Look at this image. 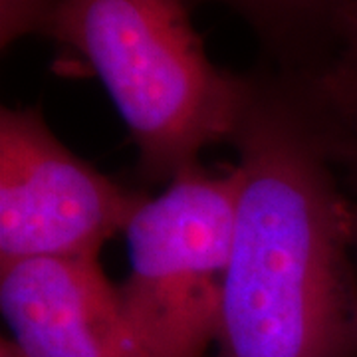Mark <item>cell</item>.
I'll return each instance as SVG.
<instances>
[{"label": "cell", "mask_w": 357, "mask_h": 357, "mask_svg": "<svg viewBox=\"0 0 357 357\" xmlns=\"http://www.w3.org/2000/svg\"><path fill=\"white\" fill-rule=\"evenodd\" d=\"M337 2H342V0H328V4H330V14H332V10L335 8V4Z\"/></svg>", "instance_id": "8fae6325"}, {"label": "cell", "mask_w": 357, "mask_h": 357, "mask_svg": "<svg viewBox=\"0 0 357 357\" xmlns=\"http://www.w3.org/2000/svg\"><path fill=\"white\" fill-rule=\"evenodd\" d=\"M236 185L234 165H197L129 220V272L117 292L149 357H206L217 344Z\"/></svg>", "instance_id": "3957f363"}, {"label": "cell", "mask_w": 357, "mask_h": 357, "mask_svg": "<svg viewBox=\"0 0 357 357\" xmlns=\"http://www.w3.org/2000/svg\"><path fill=\"white\" fill-rule=\"evenodd\" d=\"M0 310L24 357H149L98 258L2 264Z\"/></svg>", "instance_id": "5b68a950"}, {"label": "cell", "mask_w": 357, "mask_h": 357, "mask_svg": "<svg viewBox=\"0 0 357 357\" xmlns=\"http://www.w3.org/2000/svg\"><path fill=\"white\" fill-rule=\"evenodd\" d=\"M351 243H354V252L357 256V204H354V215H351Z\"/></svg>", "instance_id": "30bf717a"}, {"label": "cell", "mask_w": 357, "mask_h": 357, "mask_svg": "<svg viewBox=\"0 0 357 357\" xmlns=\"http://www.w3.org/2000/svg\"><path fill=\"white\" fill-rule=\"evenodd\" d=\"M225 4L252 28L270 66L304 70L318 56L330 20L328 0H211Z\"/></svg>", "instance_id": "52a82bcc"}, {"label": "cell", "mask_w": 357, "mask_h": 357, "mask_svg": "<svg viewBox=\"0 0 357 357\" xmlns=\"http://www.w3.org/2000/svg\"><path fill=\"white\" fill-rule=\"evenodd\" d=\"M149 195L123 187L54 135L38 105L0 112V266L98 258Z\"/></svg>", "instance_id": "277c9868"}, {"label": "cell", "mask_w": 357, "mask_h": 357, "mask_svg": "<svg viewBox=\"0 0 357 357\" xmlns=\"http://www.w3.org/2000/svg\"><path fill=\"white\" fill-rule=\"evenodd\" d=\"M46 36L82 58L121 115L143 183H171L230 143L252 76L211 62L189 0H60Z\"/></svg>", "instance_id": "7a4b0ae2"}, {"label": "cell", "mask_w": 357, "mask_h": 357, "mask_svg": "<svg viewBox=\"0 0 357 357\" xmlns=\"http://www.w3.org/2000/svg\"><path fill=\"white\" fill-rule=\"evenodd\" d=\"M332 159L333 163H335V167L340 169V173H342V169H344L345 173L357 183V147L356 149L337 151V153L332 155Z\"/></svg>", "instance_id": "ba28073f"}, {"label": "cell", "mask_w": 357, "mask_h": 357, "mask_svg": "<svg viewBox=\"0 0 357 357\" xmlns=\"http://www.w3.org/2000/svg\"><path fill=\"white\" fill-rule=\"evenodd\" d=\"M250 76L215 357H357L354 204L288 82Z\"/></svg>", "instance_id": "6da1fadb"}, {"label": "cell", "mask_w": 357, "mask_h": 357, "mask_svg": "<svg viewBox=\"0 0 357 357\" xmlns=\"http://www.w3.org/2000/svg\"><path fill=\"white\" fill-rule=\"evenodd\" d=\"M312 119L328 153L357 147V0L335 4L318 58L280 72Z\"/></svg>", "instance_id": "8992f818"}, {"label": "cell", "mask_w": 357, "mask_h": 357, "mask_svg": "<svg viewBox=\"0 0 357 357\" xmlns=\"http://www.w3.org/2000/svg\"><path fill=\"white\" fill-rule=\"evenodd\" d=\"M0 357H24L20 354V349L14 345V342L10 337H2L0 340Z\"/></svg>", "instance_id": "9c48e42d"}, {"label": "cell", "mask_w": 357, "mask_h": 357, "mask_svg": "<svg viewBox=\"0 0 357 357\" xmlns=\"http://www.w3.org/2000/svg\"><path fill=\"white\" fill-rule=\"evenodd\" d=\"M48 2H52V4H60V0H48Z\"/></svg>", "instance_id": "7c38bea8"}]
</instances>
